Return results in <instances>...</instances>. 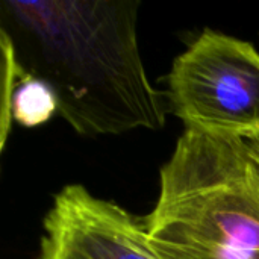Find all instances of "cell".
<instances>
[{
  "instance_id": "obj_6",
  "label": "cell",
  "mask_w": 259,
  "mask_h": 259,
  "mask_svg": "<svg viewBox=\"0 0 259 259\" xmlns=\"http://www.w3.org/2000/svg\"><path fill=\"white\" fill-rule=\"evenodd\" d=\"M247 146V150L250 153V158L255 164V167L258 168L259 171V140H255V141H247L246 143Z\"/></svg>"
},
{
  "instance_id": "obj_7",
  "label": "cell",
  "mask_w": 259,
  "mask_h": 259,
  "mask_svg": "<svg viewBox=\"0 0 259 259\" xmlns=\"http://www.w3.org/2000/svg\"><path fill=\"white\" fill-rule=\"evenodd\" d=\"M258 259H259V258H258Z\"/></svg>"
},
{
  "instance_id": "obj_1",
  "label": "cell",
  "mask_w": 259,
  "mask_h": 259,
  "mask_svg": "<svg viewBox=\"0 0 259 259\" xmlns=\"http://www.w3.org/2000/svg\"><path fill=\"white\" fill-rule=\"evenodd\" d=\"M138 0H2L3 32L23 71L56 93L58 114L82 137L165 124L162 94L138 46Z\"/></svg>"
},
{
  "instance_id": "obj_5",
  "label": "cell",
  "mask_w": 259,
  "mask_h": 259,
  "mask_svg": "<svg viewBox=\"0 0 259 259\" xmlns=\"http://www.w3.org/2000/svg\"><path fill=\"white\" fill-rule=\"evenodd\" d=\"M59 111V103L53 88L42 79L21 71L14 88L6 114L2 117V150L5 149L9 118L23 127H38L52 120Z\"/></svg>"
},
{
  "instance_id": "obj_4",
  "label": "cell",
  "mask_w": 259,
  "mask_h": 259,
  "mask_svg": "<svg viewBox=\"0 0 259 259\" xmlns=\"http://www.w3.org/2000/svg\"><path fill=\"white\" fill-rule=\"evenodd\" d=\"M42 228L39 259H164L143 222L79 184L53 197Z\"/></svg>"
},
{
  "instance_id": "obj_3",
  "label": "cell",
  "mask_w": 259,
  "mask_h": 259,
  "mask_svg": "<svg viewBox=\"0 0 259 259\" xmlns=\"http://www.w3.org/2000/svg\"><path fill=\"white\" fill-rule=\"evenodd\" d=\"M171 111L185 129L231 141L259 140V52L205 29L167 76Z\"/></svg>"
},
{
  "instance_id": "obj_2",
  "label": "cell",
  "mask_w": 259,
  "mask_h": 259,
  "mask_svg": "<svg viewBox=\"0 0 259 259\" xmlns=\"http://www.w3.org/2000/svg\"><path fill=\"white\" fill-rule=\"evenodd\" d=\"M143 226L164 259H258L259 171L246 143L185 129Z\"/></svg>"
}]
</instances>
